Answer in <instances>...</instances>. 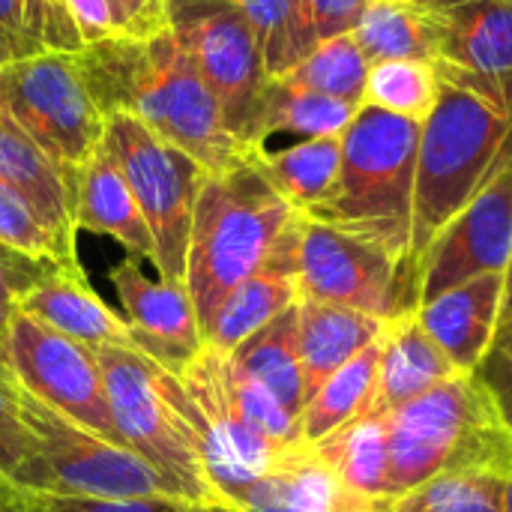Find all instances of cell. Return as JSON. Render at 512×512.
Masks as SVG:
<instances>
[{"instance_id": "cell-1", "label": "cell", "mask_w": 512, "mask_h": 512, "mask_svg": "<svg viewBox=\"0 0 512 512\" xmlns=\"http://www.w3.org/2000/svg\"><path fill=\"white\" fill-rule=\"evenodd\" d=\"M99 114L138 117L162 141L222 174L255 153L231 132L225 111L171 30L135 39L117 33L75 54Z\"/></svg>"}, {"instance_id": "cell-2", "label": "cell", "mask_w": 512, "mask_h": 512, "mask_svg": "<svg viewBox=\"0 0 512 512\" xmlns=\"http://www.w3.org/2000/svg\"><path fill=\"white\" fill-rule=\"evenodd\" d=\"M417 150V120L360 105L342 135V165L330 195L300 216L363 237L414 264Z\"/></svg>"}, {"instance_id": "cell-3", "label": "cell", "mask_w": 512, "mask_h": 512, "mask_svg": "<svg viewBox=\"0 0 512 512\" xmlns=\"http://www.w3.org/2000/svg\"><path fill=\"white\" fill-rule=\"evenodd\" d=\"M294 219L297 210L270 186L252 159L222 174H204L186 255V288L201 333L219 303L270 261Z\"/></svg>"}, {"instance_id": "cell-4", "label": "cell", "mask_w": 512, "mask_h": 512, "mask_svg": "<svg viewBox=\"0 0 512 512\" xmlns=\"http://www.w3.org/2000/svg\"><path fill=\"white\" fill-rule=\"evenodd\" d=\"M387 420L393 498L438 474H512V423L480 372H456Z\"/></svg>"}, {"instance_id": "cell-5", "label": "cell", "mask_w": 512, "mask_h": 512, "mask_svg": "<svg viewBox=\"0 0 512 512\" xmlns=\"http://www.w3.org/2000/svg\"><path fill=\"white\" fill-rule=\"evenodd\" d=\"M96 360L120 441L162 471L189 504L231 510L213 486L201 438L174 396V375L138 348H96Z\"/></svg>"}, {"instance_id": "cell-6", "label": "cell", "mask_w": 512, "mask_h": 512, "mask_svg": "<svg viewBox=\"0 0 512 512\" xmlns=\"http://www.w3.org/2000/svg\"><path fill=\"white\" fill-rule=\"evenodd\" d=\"M15 381V378H12ZM18 414L36 438L33 459L9 480L21 492H51L105 501L174 498L183 492L135 450L114 444L57 414L15 381Z\"/></svg>"}, {"instance_id": "cell-7", "label": "cell", "mask_w": 512, "mask_h": 512, "mask_svg": "<svg viewBox=\"0 0 512 512\" xmlns=\"http://www.w3.org/2000/svg\"><path fill=\"white\" fill-rule=\"evenodd\" d=\"M0 114H6L66 174L99 150L105 117L87 93L75 54L39 51L0 66Z\"/></svg>"}, {"instance_id": "cell-8", "label": "cell", "mask_w": 512, "mask_h": 512, "mask_svg": "<svg viewBox=\"0 0 512 512\" xmlns=\"http://www.w3.org/2000/svg\"><path fill=\"white\" fill-rule=\"evenodd\" d=\"M102 144L120 165L135 195V204L150 228L156 246V273L168 282L186 285L192 213L207 171L192 156L150 132L132 114L108 117Z\"/></svg>"}, {"instance_id": "cell-9", "label": "cell", "mask_w": 512, "mask_h": 512, "mask_svg": "<svg viewBox=\"0 0 512 512\" xmlns=\"http://www.w3.org/2000/svg\"><path fill=\"white\" fill-rule=\"evenodd\" d=\"M297 294L366 312L384 324L417 312V267L393 252L300 216Z\"/></svg>"}, {"instance_id": "cell-10", "label": "cell", "mask_w": 512, "mask_h": 512, "mask_svg": "<svg viewBox=\"0 0 512 512\" xmlns=\"http://www.w3.org/2000/svg\"><path fill=\"white\" fill-rule=\"evenodd\" d=\"M168 30L216 93L231 132L252 150V120L270 78L240 3L168 0Z\"/></svg>"}, {"instance_id": "cell-11", "label": "cell", "mask_w": 512, "mask_h": 512, "mask_svg": "<svg viewBox=\"0 0 512 512\" xmlns=\"http://www.w3.org/2000/svg\"><path fill=\"white\" fill-rule=\"evenodd\" d=\"M3 360L9 375L30 396L78 426L123 444L111 420L102 369L93 348L33 321L24 312H12L3 336Z\"/></svg>"}, {"instance_id": "cell-12", "label": "cell", "mask_w": 512, "mask_h": 512, "mask_svg": "<svg viewBox=\"0 0 512 512\" xmlns=\"http://www.w3.org/2000/svg\"><path fill=\"white\" fill-rule=\"evenodd\" d=\"M441 78L512 114V0H420Z\"/></svg>"}, {"instance_id": "cell-13", "label": "cell", "mask_w": 512, "mask_h": 512, "mask_svg": "<svg viewBox=\"0 0 512 512\" xmlns=\"http://www.w3.org/2000/svg\"><path fill=\"white\" fill-rule=\"evenodd\" d=\"M512 264V162H507L417 258L420 306Z\"/></svg>"}, {"instance_id": "cell-14", "label": "cell", "mask_w": 512, "mask_h": 512, "mask_svg": "<svg viewBox=\"0 0 512 512\" xmlns=\"http://www.w3.org/2000/svg\"><path fill=\"white\" fill-rule=\"evenodd\" d=\"M135 348L171 375H180L207 345L189 288L183 282L150 279L138 255H126L111 270Z\"/></svg>"}, {"instance_id": "cell-15", "label": "cell", "mask_w": 512, "mask_h": 512, "mask_svg": "<svg viewBox=\"0 0 512 512\" xmlns=\"http://www.w3.org/2000/svg\"><path fill=\"white\" fill-rule=\"evenodd\" d=\"M504 294L507 276L489 273L417 306V318L459 372H477L495 351Z\"/></svg>"}, {"instance_id": "cell-16", "label": "cell", "mask_w": 512, "mask_h": 512, "mask_svg": "<svg viewBox=\"0 0 512 512\" xmlns=\"http://www.w3.org/2000/svg\"><path fill=\"white\" fill-rule=\"evenodd\" d=\"M15 312L87 345V348H135L129 324L117 315L87 282L78 261L54 264L27 294L18 297Z\"/></svg>"}, {"instance_id": "cell-17", "label": "cell", "mask_w": 512, "mask_h": 512, "mask_svg": "<svg viewBox=\"0 0 512 512\" xmlns=\"http://www.w3.org/2000/svg\"><path fill=\"white\" fill-rule=\"evenodd\" d=\"M387 507L351 492L306 444L288 450L234 495L237 512H387Z\"/></svg>"}, {"instance_id": "cell-18", "label": "cell", "mask_w": 512, "mask_h": 512, "mask_svg": "<svg viewBox=\"0 0 512 512\" xmlns=\"http://www.w3.org/2000/svg\"><path fill=\"white\" fill-rule=\"evenodd\" d=\"M297 243H300V213L285 231L270 261L240 282L216 309L213 321L204 330V342L222 354L237 351L249 336L264 330L270 321L297 306Z\"/></svg>"}, {"instance_id": "cell-19", "label": "cell", "mask_w": 512, "mask_h": 512, "mask_svg": "<svg viewBox=\"0 0 512 512\" xmlns=\"http://www.w3.org/2000/svg\"><path fill=\"white\" fill-rule=\"evenodd\" d=\"M72 207L78 228L114 237L120 246H126L129 255L147 258L153 264L156 246L150 228L135 204V195L120 165L114 162L105 144H99V150L72 177Z\"/></svg>"}, {"instance_id": "cell-20", "label": "cell", "mask_w": 512, "mask_h": 512, "mask_svg": "<svg viewBox=\"0 0 512 512\" xmlns=\"http://www.w3.org/2000/svg\"><path fill=\"white\" fill-rule=\"evenodd\" d=\"M456 372L459 369L441 351V345L426 333L417 312L402 315L387 324L381 339V369H378L372 414H393L417 402L420 396H426Z\"/></svg>"}, {"instance_id": "cell-21", "label": "cell", "mask_w": 512, "mask_h": 512, "mask_svg": "<svg viewBox=\"0 0 512 512\" xmlns=\"http://www.w3.org/2000/svg\"><path fill=\"white\" fill-rule=\"evenodd\" d=\"M0 183L18 189L48 231L57 237L63 252L75 258V207L66 174L30 141L6 114H0Z\"/></svg>"}, {"instance_id": "cell-22", "label": "cell", "mask_w": 512, "mask_h": 512, "mask_svg": "<svg viewBox=\"0 0 512 512\" xmlns=\"http://www.w3.org/2000/svg\"><path fill=\"white\" fill-rule=\"evenodd\" d=\"M384 330L387 324L366 312L321 300H297V348L306 378V399L333 372L381 339Z\"/></svg>"}, {"instance_id": "cell-23", "label": "cell", "mask_w": 512, "mask_h": 512, "mask_svg": "<svg viewBox=\"0 0 512 512\" xmlns=\"http://www.w3.org/2000/svg\"><path fill=\"white\" fill-rule=\"evenodd\" d=\"M360 105L306 93L297 87H288L276 78L267 81L255 120H252V150H261L270 144V138H342L351 126Z\"/></svg>"}, {"instance_id": "cell-24", "label": "cell", "mask_w": 512, "mask_h": 512, "mask_svg": "<svg viewBox=\"0 0 512 512\" xmlns=\"http://www.w3.org/2000/svg\"><path fill=\"white\" fill-rule=\"evenodd\" d=\"M312 450L351 492L381 504L393 501L387 414H366L312 444Z\"/></svg>"}, {"instance_id": "cell-25", "label": "cell", "mask_w": 512, "mask_h": 512, "mask_svg": "<svg viewBox=\"0 0 512 512\" xmlns=\"http://www.w3.org/2000/svg\"><path fill=\"white\" fill-rule=\"evenodd\" d=\"M381 339H375L354 360H348L306 399V408L300 414V441L306 447L372 414L378 369H381Z\"/></svg>"}, {"instance_id": "cell-26", "label": "cell", "mask_w": 512, "mask_h": 512, "mask_svg": "<svg viewBox=\"0 0 512 512\" xmlns=\"http://www.w3.org/2000/svg\"><path fill=\"white\" fill-rule=\"evenodd\" d=\"M252 162L297 213H309L330 195L339 177L342 138L294 141L279 150L261 147L255 150Z\"/></svg>"}, {"instance_id": "cell-27", "label": "cell", "mask_w": 512, "mask_h": 512, "mask_svg": "<svg viewBox=\"0 0 512 512\" xmlns=\"http://www.w3.org/2000/svg\"><path fill=\"white\" fill-rule=\"evenodd\" d=\"M231 357L246 375L267 387L288 414L300 420L306 408V378L297 348V306L249 336L237 351H231Z\"/></svg>"}, {"instance_id": "cell-28", "label": "cell", "mask_w": 512, "mask_h": 512, "mask_svg": "<svg viewBox=\"0 0 512 512\" xmlns=\"http://www.w3.org/2000/svg\"><path fill=\"white\" fill-rule=\"evenodd\" d=\"M354 39L369 63L432 60L435 54L432 21L420 0H369L354 27Z\"/></svg>"}, {"instance_id": "cell-29", "label": "cell", "mask_w": 512, "mask_h": 512, "mask_svg": "<svg viewBox=\"0 0 512 512\" xmlns=\"http://www.w3.org/2000/svg\"><path fill=\"white\" fill-rule=\"evenodd\" d=\"M369 66L372 63L363 54V48L357 45L354 33H342V36L318 42L291 72H285L276 81L306 90V93L363 105Z\"/></svg>"}, {"instance_id": "cell-30", "label": "cell", "mask_w": 512, "mask_h": 512, "mask_svg": "<svg viewBox=\"0 0 512 512\" xmlns=\"http://www.w3.org/2000/svg\"><path fill=\"white\" fill-rule=\"evenodd\" d=\"M237 3L258 39L267 78H282L318 45L303 0H237Z\"/></svg>"}, {"instance_id": "cell-31", "label": "cell", "mask_w": 512, "mask_h": 512, "mask_svg": "<svg viewBox=\"0 0 512 512\" xmlns=\"http://www.w3.org/2000/svg\"><path fill=\"white\" fill-rule=\"evenodd\" d=\"M444 90L435 60H378L369 66L363 105L423 123Z\"/></svg>"}, {"instance_id": "cell-32", "label": "cell", "mask_w": 512, "mask_h": 512, "mask_svg": "<svg viewBox=\"0 0 512 512\" xmlns=\"http://www.w3.org/2000/svg\"><path fill=\"white\" fill-rule=\"evenodd\" d=\"M507 474L453 471L438 474L390 501L387 512H504Z\"/></svg>"}, {"instance_id": "cell-33", "label": "cell", "mask_w": 512, "mask_h": 512, "mask_svg": "<svg viewBox=\"0 0 512 512\" xmlns=\"http://www.w3.org/2000/svg\"><path fill=\"white\" fill-rule=\"evenodd\" d=\"M0 243L18 249L24 255H33V258H51L60 264L78 261L63 252L57 237L48 231V225L33 210V204L9 183H0Z\"/></svg>"}, {"instance_id": "cell-34", "label": "cell", "mask_w": 512, "mask_h": 512, "mask_svg": "<svg viewBox=\"0 0 512 512\" xmlns=\"http://www.w3.org/2000/svg\"><path fill=\"white\" fill-rule=\"evenodd\" d=\"M21 30L33 51H84V39L75 27L69 0H21Z\"/></svg>"}, {"instance_id": "cell-35", "label": "cell", "mask_w": 512, "mask_h": 512, "mask_svg": "<svg viewBox=\"0 0 512 512\" xmlns=\"http://www.w3.org/2000/svg\"><path fill=\"white\" fill-rule=\"evenodd\" d=\"M3 336H0V477L12 480L33 459L36 438L18 414L15 381L3 360Z\"/></svg>"}, {"instance_id": "cell-36", "label": "cell", "mask_w": 512, "mask_h": 512, "mask_svg": "<svg viewBox=\"0 0 512 512\" xmlns=\"http://www.w3.org/2000/svg\"><path fill=\"white\" fill-rule=\"evenodd\" d=\"M189 501L174 498H141V501H105L51 492H21L12 512H195Z\"/></svg>"}, {"instance_id": "cell-37", "label": "cell", "mask_w": 512, "mask_h": 512, "mask_svg": "<svg viewBox=\"0 0 512 512\" xmlns=\"http://www.w3.org/2000/svg\"><path fill=\"white\" fill-rule=\"evenodd\" d=\"M54 264H60V261L33 258V255H24L6 243H0V303L15 309L18 297L27 294Z\"/></svg>"}, {"instance_id": "cell-38", "label": "cell", "mask_w": 512, "mask_h": 512, "mask_svg": "<svg viewBox=\"0 0 512 512\" xmlns=\"http://www.w3.org/2000/svg\"><path fill=\"white\" fill-rule=\"evenodd\" d=\"M303 3H306L318 42L342 36V33H354L357 21L363 18L369 6V0H303Z\"/></svg>"}, {"instance_id": "cell-39", "label": "cell", "mask_w": 512, "mask_h": 512, "mask_svg": "<svg viewBox=\"0 0 512 512\" xmlns=\"http://www.w3.org/2000/svg\"><path fill=\"white\" fill-rule=\"evenodd\" d=\"M69 9H72L75 27L81 33L84 45H93V42H102V39H111L120 33L108 0H69Z\"/></svg>"}, {"instance_id": "cell-40", "label": "cell", "mask_w": 512, "mask_h": 512, "mask_svg": "<svg viewBox=\"0 0 512 512\" xmlns=\"http://www.w3.org/2000/svg\"><path fill=\"white\" fill-rule=\"evenodd\" d=\"M477 372H480L483 381L492 387V393H495V399H498L504 417L512 423V357H507L504 351L495 348Z\"/></svg>"}, {"instance_id": "cell-41", "label": "cell", "mask_w": 512, "mask_h": 512, "mask_svg": "<svg viewBox=\"0 0 512 512\" xmlns=\"http://www.w3.org/2000/svg\"><path fill=\"white\" fill-rule=\"evenodd\" d=\"M168 30V0H135V21L126 36L147 39Z\"/></svg>"}, {"instance_id": "cell-42", "label": "cell", "mask_w": 512, "mask_h": 512, "mask_svg": "<svg viewBox=\"0 0 512 512\" xmlns=\"http://www.w3.org/2000/svg\"><path fill=\"white\" fill-rule=\"evenodd\" d=\"M0 30L9 33L15 42H21L30 54H39L24 39V30H21V0H0Z\"/></svg>"}, {"instance_id": "cell-43", "label": "cell", "mask_w": 512, "mask_h": 512, "mask_svg": "<svg viewBox=\"0 0 512 512\" xmlns=\"http://www.w3.org/2000/svg\"><path fill=\"white\" fill-rule=\"evenodd\" d=\"M111 6V15H114V24L120 33H129L132 21H135V0H108Z\"/></svg>"}, {"instance_id": "cell-44", "label": "cell", "mask_w": 512, "mask_h": 512, "mask_svg": "<svg viewBox=\"0 0 512 512\" xmlns=\"http://www.w3.org/2000/svg\"><path fill=\"white\" fill-rule=\"evenodd\" d=\"M18 57H30V51L21 42H15L9 33L0 30V66L9 63V60H18Z\"/></svg>"}, {"instance_id": "cell-45", "label": "cell", "mask_w": 512, "mask_h": 512, "mask_svg": "<svg viewBox=\"0 0 512 512\" xmlns=\"http://www.w3.org/2000/svg\"><path fill=\"white\" fill-rule=\"evenodd\" d=\"M512 330V264L507 270V294H504V312H501V330H498V339H504Z\"/></svg>"}, {"instance_id": "cell-46", "label": "cell", "mask_w": 512, "mask_h": 512, "mask_svg": "<svg viewBox=\"0 0 512 512\" xmlns=\"http://www.w3.org/2000/svg\"><path fill=\"white\" fill-rule=\"evenodd\" d=\"M18 495H21V489H15L9 480H3V477H0V512L15 510V504H18Z\"/></svg>"}, {"instance_id": "cell-47", "label": "cell", "mask_w": 512, "mask_h": 512, "mask_svg": "<svg viewBox=\"0 0 512 512\" xmlns=\"http://www.w3.org/2000/svg\"><path fill=\"white\" fill-rule=\"evenodd\" d=\"M12 312H15L12 306H3V303H0V336L6 333V327H9V321H12Z\"/></svg>"}, {"instance_id": "cell-48", "label": "cell", "mask_w": 512, "mask_h": 512, "mask_svg": "<svg viewBox=\"0 0 512 512\" xmlns=\"http://www.w3.org/2000/svg\"><path fill=\"white\" fill-rule=\"evenodd\" d=\"M495 348H498V351H504L507 357H512V330L504 336V339H498V342H495Z\"/></svg>"}, {"instance_id": "cell-49", "label": "cell", "mask_w": 512, "mask_h": 512, "mask_svg": "<svg viewBox=\"0 0 512 512\" xmlns=\"http://www.w3.org/2000/svg\"><path fill=\"white\" fill-rule=\"evenodd\" d=\"M504 512H512V474L507 477V504H504Z\"/></svg>"}, {"instance_id": "cell-50", "label": "cell", "mask_w": 512, "mask_h": 512, "mask_svg": "<svg viewBox=\"0 0 512 512\" xmlns=\"http://www.w3.org/2000/svg\"><path fill=\"white\" fill-rule=\"evenodd\" d=\"M195 512H234V510H225V507H198Z\"/></svg>"}]
</instances>
